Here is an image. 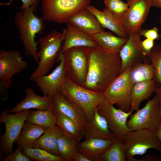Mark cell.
I'll list each match as a JSON object with an SVG mask.
<instances>
[{
	"instance_id": "cell-26",
	"label": "cell",
	"mask_w": 161,
	"mask_h": 161,
	"mask_svg": "<svg viewBox=\"0 0 161 161\" xmlns=\"http://www.w3.org/2000/svg\"><path fill=\"white\" fill-rule=\"evenodd\" d=\"M90 36L92 39L102 48L119 53L128 40V37H117L110 32L105 31Z\"/></svg>"
},
{
	"instance_id": "cell-24",
	"label": "cell",
	"mask_w": 161,
	"mask_h": 161,
	"mask_svg": "<svg viewBox=\"0 0 161 161\" xmlns=\"http://www.w3.org/2000/svg\"><path fill=\"white\" fill-rule=\"evenodd\" d=\"M46 129L40 126L25 121L15 143L21 150L32 148L34 143Z\"/></svg>"
},
{
	"instance_id": "cell-27",
	"label": "cell",
	"mask_w": 161,
	"mask_h": 161,
	"mask_svg": "<svg viewBox=\"0 0 161 161\" xmlns=\"http://www.w3.org/2000/svg\"><path fill=\"white\" fill-rule=\"evenodd\" d=\"M79 143L73 137L62 132L58 140L59 156L65 161H74L78 152L77 146Z\"/></svg>"
},
{
	"instance_id": "cell-44",
	"label": "cell",
	"mask_w": 161,
	"mask_h": 161,
	"mask_svg": "<svg viewBox=\"0 0 161 161\" xmlns=\"http://www.w3.org/2000/svg\"><path fill=\"white\" fill-rule=\"evenodd\" d=\"M156 136L159 138L161 143V119L160 121L159 126L156 134Z\"/></svg>"
},
{
	"instance_id": "cell-31",
	"label": "cell",
	"mask_w": 161,
	"mask_h": 161,
	"mask_svg": "<svg viewBox=\"0 0 161 161\" xmlns=\"http://www.w3.org/2000/svg\"><path fill=\"white\" fill-rule=\"evenodd\" d=\"M100 161H126L123 141L115 137L107 151L100 157Z\"/></svg>"
},
{
	"instance_id": "cell-4",
	"label": "cell",
	"mask_w": 161,
	"mask_h": 161,
	"mask_svg": "<svg viewBox=\"0 0 161 161\" xmlns=\"http://www.w3.org/2000/svg\"><path fill=\"white\" fill-rule=\"evenodd\" d=\"M38 42L39 50L37 55L39 61L30 77L46 75L50 70L63 44V33L53 30L40 38Z\"/></svg>"
},
{
	"instance_id": "cell-21",
	"label": "cell",
	"mask_w": 161,
	"mask_h": 161,
	"mask_svg": "<svg viewBox=\"0 0 161 161\" xmlns=\"http://www.w3.org/2000/svg\"><path fill=\"white\" fill-rule=\"evenodd\" d=\"M114 139L105 140L94 138L86 140L79 143L78 149L91 161H100V157L110 147Z\"/></svg>"
},
{
	"instance_id": "cell-9",
	"label": "cell",
	"mask_w": 161,
	"mask_h": 161,
	"mask_svg": "<svg viewBox=\"0 0 161 161\" xmlns=\"http://www.w3.org/2000/svg\"><path fill=\"white\" fill-rule=\"evenodd\" d=\"M160 110L159 99L156 94L142 109L131 114L127 123L130 131L145 129L156 135L161 119Z\"/></svg>"
},
{
	"instance_id": "cell-17",
	"label": "cell",
	"mask_w": 161,
	"mask_h": 161,
	"mask_svg": "<svg viewBox=\"0 0 161 161\" xmlns=\"http://www.w3.org/2000/svg\"><path fill=\"white\" fill-rule=\"evenodd\" d=\"M63 30L64 42L59 52L75 47H95L98 46L91 36L88 35L69 23Z\"/></svg>"
},
{
	"instance_id": "cell-15",
	"label": "cell",
	"mask_w": 161,
	"mask_h": 161,
	"mask_svg": "<svg viewBox=\"0 0 161 161\" xmlns=\"http://www.w3.org/2000/svg\"><path fill=\"white\" fill-rule=\"evenodd\" d=\"M27 62L18 50H0V80L12 79V76L27 68Z\"/></svg>"
},
{
	"instance_id": "cell-30",
	"label": "cell",
	"mask_w": 161,
	"mask_h": 161,
	"mask_svg": "<svg viewBox=\"0 0 161 161\" xmlns=\"http://www.w3.org/2000/svg\"><path fill=\"white\" fill-rule=\"evenodd\" d=\"M131 76L135 84L153 79L154 71L151 64L140 62L132 66Z\"/></svg>"
},
{
	"instance_id": "cell-39",
	"label": "cell",
	"mask_w": 161,
	"mask_h": 161,
	"mask_svg": "<svg viewBox=\"0 0 161 161\" xmlns=\"http://www.w3.org/2000/svg\"><path fill=\"white\" fill-rule=\"evenodd\" d=\"M13 0H10L7 3H1L0 5H8L10 4ZM22 2V5L20 7L21 10L29 7L32 5L39 1V0H21Z\"/></svg>"
},
{
	"instance_id": "cell-32",
	"label": "cell",
	"mask_w": 161,
	"mask_h": 161,
	"mask_svg": "<svg viewBox=\"0 0 161 161\" xmlns=\"http://www.w3.org/2000/svg\"><path fill=\"white\" fill-rule=\"evenodd\" d=\"M22 152L31 160L65 161L59 156L52 154L42 149L31 148L22 149Z\"/></svg>"
},
{
	"instance_id": "cell-42",
	"label": "cell",
	"mask_w": 161,
	"mask_h": 161,
	"mask_svg": "<svg viewBox=\"0 0 161 161\" xmlns=\"http://www.w3.org/2000/svg\"><path fill=\"white\" fill-rule=\"evenodd\" d=\"M155 92L157 95L159 99L160 103V113L161 115V86L157 87Z\"/></svg>"
},
{
	"instance_id": "cell-1",
	"label": "cell",
	"mask_w": 161,
	"mask_h": 161,
	"mask_svg": "<svg viewBox=\"0 0 161 161\" xmlns=\"http://www.w3.org/2000/svg\"><path fill=\"white\" fill-rule=\"evenodd\" d=\"M89 69L83 87L103 93L120 74L121 60L119 52L100 46L87 47Z\"/></svg>"
},
{
	"instance_id": "cell-3",
	"label": "cell",
	"mask_w": 161,
	"mask_h": 161,
	"mask_svg": "<svg viewBox=\"0 0 161 161\" xmlns=\"http://www.w3.org/2000/svg\"><path fill=\"white\" fill-rule=\"evenodd\" d=\"M61 93L83 110L87 121L92 120L96 109L105 100L103 93L88 90L74 83L67 78L64 83Z\"/></svg>"
},
{
	"instance_id": "cell-19",
	"label": "cell",
	"mask_w": 161,
	"mask_h": 161,
	"mask_svg": "<svg viewBox=\"0 0 161 161\" xmlns=\"http://www.w3.org/2000/svg\"><path fill=\"white\" fill-rule=\"evenodd\" d=\"M25 92V98L14 107L8 110V113H15L31 109L44 110L52 106L53 97L48 96H39L29 87L26 89Z\"/></svg>"
},
{
	"instance_id": "cell-40",
	"label": "cell",
	"mask_w": 161,
	"mask_h": 161,
	"mask_svg": "<svg viewBox=\"0 0 161 161\" xmlns=\"http://www.w3.org/2000/svg\"><path fill=\"white\" fill-rule=\"evenodd\" d=\"M134 161H161V158L158 157L155 155L147 154L140 159L135 158Z\"/></svg>"
},
{
	"instance_id": "cell-10",
	"label": "cell",
	"mask_w": 161,
	"mask_h": 161,
	"mask_svg": "<svg viewBox=\"0 0 161 161\" xmlns=\"http://www.w3.org/2000/svg\"><path fill=\"white\" fill-rule=\"evenodd\" d=\"M8 110L3 109L0 114V122L4 123L5 131L0 137V152L8 155L13 152V146L18 137L26 118L31 110L22 111L9 114Z\"/></svg>"
},
{
	"instance_id": "cell-28",
	"label": "cell",
	"mask_w": 161,
	"mask_h": 161,
	"mask_svg": "<svg viewBox=\"0 0 161 161\" xmlns=\"http://www.w3.org/2000/svg\"><path fill=\"white\" fill-rule=\"evenodd\" d=\"M56 120L52 106L44 110L31 111L26 120V121L46 129L55 125Z\"/></svg>"
},
{
	"instance_id": "cell-29",
	"label": "cell",
	"mask_w": 161,
	"mask_h": 161,
	"mask_svg": "<svg viewBox=\"0 0 161 161\" xmlns=\"http://www.w3.org/2000/svg\"><path fill=\"white\" fill-rule=\"evenodd\" d=\"M55 115L56 125L64 134L75 139L79 142L83 134L76 123L70 118L58 112Z\"/></svg>"
},
{
	"instance_id": "cell-18",
	"label": "cell",
	"mask_w": 161,
	"mask_h": 161,
	"mask_svg": "<svg viewBox=\"0 0 161 161\" xmlns=\"http://www.w3.org/2000/svg\"><path fill=\"white\" fill-rule=\"evenodd\" d=\"M68 23L90 36L104 31L95 16L86 8L72 15Z\"/></svg>"
},
{
	"instance_id": "cell-33",
	"label": "cell",
	"mask_w": 161,
	"mask_h": 161,
	"mask_svg": "<svg viewBox=\"0 0 161 161\" xmlns=\"http://www.w3.org/2000/svg\"><path fill=\"white\" fill-rule=\"evenodd\" d=\"M154 71L153 80L157 87L161 86V44L154 47L148 55Z\"/></svg>"
},
{
	"instance_id": "cell-6",
	"label": "cell",
	"mask_w": 161,
	"mask_h": 161,
	"mask_svg": "<svg viewBox=\"0 0 161 161\" xmlns=\"http://www.w3.org/2000/svg\"><path fill=\"white\" fill-rule=\"evenodd\" d=\"M90 3V0H41L43 17L47 21L67 23L70 17Z\"/></svg>"
},
{
	"instance_id": "cell-5",
	"label": "cell",
	"mask_w": 161,
	"mask_h": 161,
	"mask_svg": "<svg viewBox=\"0 0 161 161\" xmlns=\"http://www.w3.org/2000/svg\"><path fill=\"white\" fill-rule=\"evenodd\" d=\"M62 53L67 78L74 83L83 87L86 80L89 69L87 47H72Z\"/></svg>"
},
{
	"instance_id": "cell-22",
	"label": "cell",
	"mask_w": 161,
	"mask_h": 161,
	"mask_svg": "<svg viewBox=\"0 0 161 161\" xmlns=\"http://www.w3.org/2000/svg\"><path fill=\"white\" fill-rule=\"evenodd\" d=\"M86 8L95 16L103 28L109 29L119 37H128L120 19L114 16L106 8L101 11L89 5Z\"/></svg>"
},
{
	"instance_id": "cell-41",
	"label": "cell",
	"mask_w": 161,
	"mask_h": 161,
	"mask_svg": "<svg viewBox=\"0 0 161 161\" xmlns=\"http://www.w3.org/2000/svg\"><path fill=\"white\" fill-rule=\"evenodd\" d=\"M75 161H91V160L83 155L78 151V152L74 158Z\"/></svg>"
},
{
	"instance_id": "cell-20",
	"label": "cell",
	"mask_w": 161,
	"mask_h": 161,
	"mask_svg": "<svg viewBox=\"0 0 161 161\" xmlns=\"http://www.w3.org/2000/svg\"><path fill=\"white\" fill-rule=\"evenodd\" d=\"M83 133L85 140L94 138L111 140L116 137L110 132L106 119L98 113L97 108L92 120L85 123Z\"/></svg>"
},
{
	"instance_id": "cell-2",
	"label": "cell",
	"mask_w": 161,
	"mask_h": 161,
	"mask_svg": "<svg viewBox=\"0 0 161 161\" xmlns=\"http://www.w3.org/2000/svg\"><path fill=\"white\" fill-rule=\"evenodd\" d=\"M39 1L29 7L17 12L15 16V25L19 32V38L22 41L26 55H29L38 63V41H35L36 35H41L45 29V19L35 15Z\"/></svg>"
},
{
	"instance_id": "cell-14",
	"label": "cell",
	"mask_w": 161,
	"mask_h": 161,
	"mask_svg": "<svg viewBox=\"0 0 161 161\" xmlns=\"http://www.w3.org/2000/svg\"><path fill=\"white\" fill-rule=\"evenodd\" d=\"M139 32L128 37L127 42L119 52L121 60L120 73L127 68L137 63H151L149 58L142 50L140 44L141 36Z\"/></svg>"
},
{
	"instance_id": "cell-11",
	"label": "cell",
	"mask_w": 161,
	"mask_h": 161,
	"mask_svg": "<svg viewBox=\"0 0 161 161\" xmlns=\"http://www.w3.org/2000/svg\"><path fill=\"white\" fill-rule=\"evenodd\" d=\"M127 3L128 10L120 20L128 37L141 29L152 7V0H127Z\"/></svg>"
},
{
	"instance_id": "cell-36",
	"label": "cell",
	"mask_w": 161,
	"mask_h": 161,
	"mask_svg": "<svg viewBox=\"0 0 161 161\" xmlns=\"http://www.w3.org/2000/svg\"><path fill=\"white\" fill-rule=\"evenodd\" d=\"M12 83V79L0 80V95L1 101H5L8 99L9 92Z\"/></svg>"
},
{
	"instance_id": "cell-16",
	"label": "cell",
	"mask_w": 161,
	"mask_h": 161,
	"mask_svg": "<svg viewBox=\"0 0 161 161\" xmlns=\"http://www.w3.org/2000/svg\"><path fill=\"white\" fill-rule=\"evenodd\" d=\"M52 108L54 113H61L72 120L83 133V128L87 119L85 113L80 108L66 99L61 93L53 97Z\"/></svg>"
},
{
	"instance_id": "cell-43",
	"label": "cell",
	"mask_w": 161,
	"mask_h": 161,
	"mask_svg": "<svg viewBox=\"0 0 161 161\" xmlns=\"http://www.w3.org/2000/svg\"><path fill=\"white\" fill-rule=\"evenodd\" d=\"M151 5L156 7H161V0H152Z\"/></svg>"
},
{
	"instance_id": "cell-34",
	"label": "cell",
	"mask_w": 161,
	"mask_h": 161,
	"mask_svg": "<svg viewBox=\"0 0 161 161\" xmlns=\"http://www.w3.org/2000/svg\"><path fill=\"white\" fill-rule=\"evenodd\" d=\"M105 8L114 16L120 19L128 10V4L122 0H104Z\"/></svg>"
},
{
	"instance_id": "cell-45",
	"label": "cell",
	"mask_w": 161,
	"mask_h": 161,
	"mask_svg": "<svg viewBox=\"0 0 161 161\" xmlns=\"http://www.w3.org/2000/svg\"><path fill=\"white\" fill-rule=\"evenodd\" d=\"M159 21H160V23H161V18L160 20ZM160 39L161 40V33L160 34Z\"/></svg>"
},
{
	"instance_id": "cell-13",
	"label": "cell",
	"mask_w": 161,
	"mask_h": 161,
	"mask_svg": "<svg viewBox=\"0 0 161 161\" xmlns=\"http://www.w3.org/2000/svg\"><path fill=\"white\" fill-rule=\"evenodd\" d=\"M58 58L60 61L59 64L50 74L30 78L36 83L43 95L53 98L61 93L64 83L67 78L62 53H59Z\"/></svg>"
},
{
	"instance_id": "cell-25",
	"label": "cell",
	"mask_w": 161,
	"mask_h": 161,
	"mask_svg": "<svg viewBox=\"0 0 161 161\" xmlns=\"http://www.w3.org/2000/svg\"><path fill=\"white\" fill-rule=\"evenodd\" d=\"M157 87L153 79L134 84L131 93V109L133 111L139 109L141 102L149 98L155 92Z\"/></svg>"
},
{
	"instance_id": "cell-8",
	"label": "cell",
	"mask_w": 161,
	"mask_h": 161,
	"mask_svg": "<svg viewBox=\"0 0 161 161\" xmlns=\"http://www.w3.org/2000/svg\"><path fill=\"white\" fill-rule=\"evenodd\" d=\"M132 66L124 70L103 93L105 99L118 109L128 112L131 109V93L134 85L131 76Z\"/></svg>"
},
{
	"instance_id": "cell-35",
	"label": "cell",
	"mask_w": 161,
	"mask_h": 161,
	"mask_svg": "<svg viewBox=\"0 0 161 161\" xmlns=\"http://www.w3.org/2000/svg\"><path fill=\"white\" fill-rule=\"evenodd\" d=\"M21 149L17 146L14 152L7 155L4 159V161H30L31 160L21 151Z\"/></svg>"
},
{
	"instance_id": "cell-7",
	"label": "cell",
	"mask_w": 161,
	"mask_h": 161,
	"mask_svg": "<svg viewBox=\"0 0 161 161\" xmlns=\"http://www.w3.org/2000/svg\"><path fill=\"white\" fill-rule=\"evenodd\" d=\"M126 161H133L136 155H143L148 149L154 148L161 154V143L154 133L145 129L130 131L123 141Z\"/></svg>"
},
{
	"instance_id": "cell-37",
	"label": "cell",
	"mask_w": 161,
	"mask_h": 161,
	"mask_svg": "<svg viewBox=\"0 0 161 161\" xmlns=\"http://www.w3.org/2000/svg\"><path fill=\"white\" fill-rule=\"evenodd\" d=\"M139 32L141 36L154 41L156 39L158 40L160 38L158 28L157 27H154L150 29H141Z\"/></svg>"
},
{
	"instance_id": "cell-12",
	"label": "cell",
	"mask_w": 161,
	"mask_h": 161,
	"mask_svg": "<svg viewBox=\"0 0 161 161\" xmlns=\"http://www.w3.org/2000/svg\"><path fill=\"white\" fill-rule=\"evenodd\" d=\"M97 109L98 113L106 119L110 131L116 137L123 141L125 135L130 131L127 120L133 111L131 110L126 112L116 109L106 99Z\"/></svg>"
},
{
	"instance_id": "cell-23",
	"label": "cell",
	"mask_w": 161,
	"mask_h": 161,
	"mask_svg": "<svg viewBox=\"0 0 161 161\" xmlns=\"http://www.w3.org/2000/svg\"><path fill=\"white\" fill-rule=\"evenodd\" d=\"M62 132L56 125L46 129L44 133L34 143L32 148L42 149L52 154L59 156L58 140Z\"/></svg>"
},
{
	"instance_id": "cell-38",
	"label": "cell",
	"mask_w": 161,
	"mask_h": 161,
	"mask_svg": "<svg viewBox=\"0 0 161 161\" xmlns=\"http://www.w3.org/2000/svg\"><path fill=\"white\" fill-rule=\"evenodd\" d=\"M140 44L143 51L148 56L154 47V41L146 38L143 41H141Z\"/></svg>"
}]
</instances>
